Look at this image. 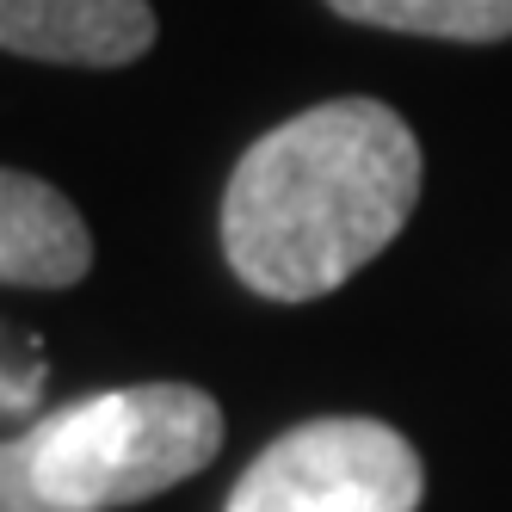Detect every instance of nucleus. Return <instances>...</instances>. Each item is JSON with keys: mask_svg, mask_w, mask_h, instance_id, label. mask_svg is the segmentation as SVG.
<instances>
[{"mask_svg": "<svg viewBox=\"0 0 512 512\" xmlns=\"http://www.w3.org/2000/svg\"><path fill=\"white\" fill-rule=\"evenodd\" d=\"M420 451L383 420H309L241 469L223 512H420Z\"/></svg>", "mask_w": 512, "mask_h": 512, "instance_id": "obj_3", "label": "nucleus"}, {"mask_svg": "<svg viewBox=\"0 0 512 512\" xmlns=\"http://www.w3.org/2000/svg\"><path fill=\"white\" fill-rule=\"evenodd\" d=\"M420 179V142L383 99L309 105L266 130L229 173V272L272 303L327 297L408 229Z\"/></svg>", "mask_w": 512, "mask_h": 512, "instance_id": "obj_1", "label": "nucleus"}, {"mask_svg": "<svg viewBox=\"0 0 512 512\" xmlns=\"http://www.w3.org/2000/svg\"><path fill=\"white\" fill-rule=\"evenodd\" d=\"M93 266V235L56 186L0 167V284L68 290Z\"/></svg>", "mask_w": 512, "mask_h": 512, "instance_id": "obj_5", "label": "nucleus"}, {"mask_svg": "<svg viewBox=\"0 0 512 512\" xmlns=\"http://www.w3.org/2000/svg\"><path fill=\"white\" fill-rule=\"evenodd\" d=\"M0 512H68V506H56L44 494L25 438H7V445H0Z\"/></svg>", "mask_w": 512, "mask_h": 512, "instance_id": "obj_8", "label": "nucleus"}, {"mask_svg": "<svg viewBox=\"0 0 512 512\" xmlns=\"http://www.w3.org/2000/svg\"><path fill=\"white\" fill-rule=\"evenodd\" d=\"M31 346H38L31 334L0 327V420H7V414H25L31 401L44 395V358L31 352Z\"/></svg>", "mask_w": 512, "mask_h": 512, "instance_id": "obj_7", "label": "nucleus"}, {"mask_svg": "<svg viewBox=\"0 0 512 512\" xmlns=\"http://www.w3.org/2000/svg\"><path fill=\"white\" fill-rule=\"evenodd\" d=\"M352 25L408 31V38L445 44H506L512 38V0H327Z\"/></svg>", "mask_w": 512, "mask_h": 512, "instance_id": "obj_6", "label": "nucleus"}, {"mask_svg": "<svg viewBox=\"0 0 512 512\" xmlns=\"http://www.w3.org/2000/svg\"><path fill=\"white\" fill-rule=\"evenodd\" d=\"M149 0H0V50L68 68H124L149 56Z\"/></svg>", "mask_w": 512, "mask_h": 512, "instance_id": "obj_4", "label": "nucleus"}, {"mask_svg": "<svg viewBox=\"0 0 512 512\" xmlns=\"http://www.w3.org/2000/svg\"><path fill=\"white\" fill-rule=\"evenodd\" d=\"M25 451L44 494L68 512L142 506L223 451V408L192 383L105 389L38 420Z\"/></svg>", "mask_w": 512, "mask_h": 512, "instance_id": "obj_2", "label": "nucleus"}]
</instances>
